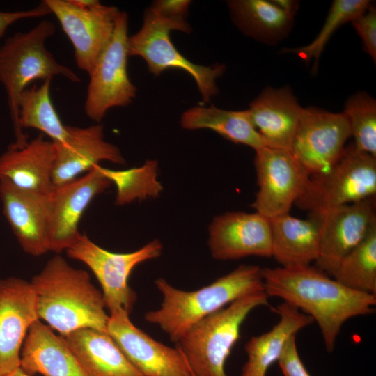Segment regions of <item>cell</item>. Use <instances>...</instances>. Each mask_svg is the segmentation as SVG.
I'll use <instances>...</instances> for the list:
<instances>
[{
    "label": "cell",
    "mask_w": 376,
    "mask_h": 376,
    "mask_svg": "<svg viewBox=\"0 0 376 376\" xmlns=\"http://www.w3.org/2000/svg\"><path fill=\"white\" fill-rule=\"evenodd\" d=\"M264 290L316 322L328 352L348 320L375 312L376 295L349 288L315 266L262 268Z\"/></svg>",
    "instance_id": "obj_1"
},
{
    "label": "cell",
    "mask_w": 376,
    "mask_h": 376,
    "mask_svg": "<svg viewBox=\"0 0 376 376\" xmlns=\"http://www.w3.org/2000/svg\"><path fill=\"white\" fill-rule=\"evenodd\" d=\"M31 283L39 320L61 336L82 328L107 331L109 314L102 292L86 271L72 267L56 255Z\"/></svg>",
    "instance_id": "obj_2"
},
{
    "label": "cell",
    "mask_w": 376,
    "mask_h": 376,
    "mask_svg": "<svg viewBox=\"0 0 376 376\" xmlns=\"http://www.w3.org/2000/svg\"><path fill=\"white\" fill-rule=\"evenodd\" d=\"M155 284L162 295L158 309L148 311L145 320L155 324L177 343L195 324L246 295L265 291L262 267L240 265L199 289L186 291L163 278Z\"/></svg>",
    "instance_id": "obj_3"
},
{
    "label": "cell",
    "mask_w": 376,
    "mask_h": 376,
    "mask_svg": "<svg viewBox=\"0 0 376 376\" xmlns=\"http://www.w3.org/2000/svg\"><path fill=\"white\" fill-rule=\"evenodd\" d=\"M55 31V25L43 19L28 31L15 33L0 47V81L6 90L15 136L11 148H22L28 143L19 125L18 100L31 82L58 75L75 83L81 81L75 72L59 63L46 49L45 41Z\"/></svg>",
    "instance_id": "obj_4"
},
{
    "label": "cell",
    "mask_w": 376,
    "mask_h": 376,
    "mask_svg": "<svg viewBox=\"0 0 376 376\" xmlns=\"http://www.w3.org/2000/svg\"><path fill=\"white\" fill-rule=\"evenodd\" d=\"M265 291L250 294L205 317L176 343L193 376H228L226 362L240 337L241 327L255 308L269 306Z\"/></svg>",
    "instance_id": "obj_5"
},
{
    "label": "cell",
    "mask_w": 376,
    "mask_h": 376,
    "mask_svg": "<svg viewBox=\"0 0 376 376\" xmlns=\"http://www.w3.org/2000/svg\"><path fill=\"white\" fill-rule=\"evenodd\" d=\"M172 31L188 34L191 28L185 19L166 18L147 8L141 28L128 36L129 56L141 57L155 75L171 68L185 71L196 81L203 101L210 102L218 93L216 80L224 72L225 65L217 63L204 66L191 62L173 44L170 39Z\"/></svg>",
    "instance_id": "obj_6"
},
{
    "label": "cell",
    "mask_w": 376,
    "mask_h": 376,
    "mask_svg": "<svg viewBox=\"0 0 376 376\" xmlns=\"http://www.w3.org/2000/svg\"><path fill=\"white\" fill-rule=\"evenodd\" d=\"M376 195V157L352 143L325 173L310 177L295 205L309 213L350 204Z\"/></svg>",
    "instance_id": "obj_7"
},
{
    "label": "cell",
    "mask_w": 376,
    "mask_h": 376,
    "mask_svg": "<svg viewBox=\"0 0 376 376\" xmlns=\"http://www.w3.org/2000/svg\"><path fill=\"white\" fill-rule=\"evenodd\" d=\"M162 250L161 242L153 240L134 251L114 253L100 247L86 235L80 233L66 252L70 258L84 263L95 274L101 285L109 314L117 312L130 314L137 295L128 284L129 276L138 265L159 257Z\"/></svg>",
    "instance_id": "obj_8"
},
{
    "label": "cell",
    "mask_w": 376,
    "mask_h": 376,
    "mask_svg": "<svg viewBox=\"0 0 376 376\" xmlns=\"http://www.w3.org/2000/svg\"><path fill=\"white\" fill-rule=\"evenodd\" d=\"M127 28L128 15L120 11L112 37L89 74L84 111L97 123L110 109L125 107L136 97L127 73Z\"/></svg>",
    "instance_id": "obj_9"
},
{
    "label": "cell",
    "mask_w": 376,
    "mask_h": 376,
    "mask_svg": "<svg viewBox=\"0 0 376 376\" xmlns=\"http://www.w3.org/2000/svg\"><path fill=\"white\" fill-rule=\"evenodd\" d=\"M255 152L258 190L251 207L269 219L290 213L305 191L309 174L290 150L264 146Z\"/></svg>",
    "instance_id": "obj_10"
},
{
    "label": "cell",
    "mask_w": 376,
    "mask_h": 376,
    "mask_svg": "<svg viewBox=\"0 0 376 376\" xmlns=\"http://www.w3.org/2000/svg\"><path fill=\"white\" fill-rule=\"evenodd\" d=\"M74 47L77 67L88 75L109 42L120 10L97 1L88 7L72 0H44Z\"/></svg>",
    "instance_id": "obj_11"
},
{
    "label": "cell",
    "mask_w": 376,
    "mask_h": 376,
    "mask_svg": "<svg viewBox=\"0 0 376 376\" xmlns=\"http://www.w3.org/2000/svg\"><path fill=\"white\" fill-rule=\"evenodd\" d=\"M351 137L343 113L303 108L290 152L310 177L327 171L340 157Z\"/></svg>",
    "instance_id": "obj_12"
},
{
    "label": "cell",
    "mask_w": 376,
    "mask_h": 376,
    "mask_svg": "<svg viewBox=\"0 0 376 376\" xmlns=\"http://www.w3.org/2000/svg\"><path fill=\"white\" fill-rule=\"evenodd\" d=\"M320 224V253L315 266L331 276L341 260L376 225L375 197L311 212Z\"/></svg>",
    "instance_id": "obj_13"
},
{
    "label": "cell",
    "mask_w": 376,
    "mask_h": 376,
    "mask_svg": "<svg viewBox=\"0 0 376 376\" xmlns=\"http://www.w3.org/2000/svg\"><path fill=\"white\" fill-rule=\"evenodd\" d=\"M95 165L84 176L54 187L49 194L47 228L49 251L59 253L67 250L81 233L78 226L93 199L112 183Z\"/></svg>",
    "instance_id": "obj_14"
},
{
    "label": "cell",
    "mask_w": 376,
    "mask_h": 376,
    "mask_svg": "<svg viewBox=\"0 0 376 376\" xmlns=\"http://www.w3.org/2000/svg\"><path fill=\"white\" fill-rule=\"evenodd\" d=\"M130 314H109L107 331L143 376H191L180 350L152 338L136 327Z\"/></svg>",
    "instance_id": "obj_15"
},
{
    "label": "cell",
    "mask_w": 376,
    "mask_h": 376,
    "mask_svg": "<svg viewBox=\"0 0 376 376\" xmlns=\"http://www.w3.org/2000/svg\"><path fill=\"white\" fill-rule=\"evenodd\" d=\"M208 234L209 250L216 260L272 257L270 219L258 212L235 211L216 216Z\"/></svg>",
    "instance_id": "obj_16"
},
{
    "label": "cell",
    "mask_w": 376,
    "mask_h": 376,
    "mask_svg": "<svg viewBox=\"0 0 376 376\" xmlns=\"http://www.w3.org/2000/svg\"><path fill=\"white\" fill-rule=\"evenodd\" d=\"M38 320L31 282L15 277L0 279V376L20 367L24 342Z\"/></svg>",
    "instance_id": "obj_17"
},
{
    "label": "cell",
    "mask_w": 376,
    "mask_h": 376,
    "mask_svg": "<svg viewBox=\"0 0 376 376\" xmlns=\"http://www.w3.org/2000/svg\"><path fill=\"white\" fill-rule=\"evenodd\" d=\"M68 136L63 143H55L56 157L52 183L58 187L78 178L102 161L123 164L120 149L104 139V127L99 123L87 127L66 125Z\"/></svg>",
    "instance_id": "obj_18"
},
{
    "label": "cell",
    "mask_w": 376,
    "mask_h": 376,
    "mask_svg": "<svg viewBox=\"0 0 376 376\" xmlns=\"http://www.w3.org/2000/svg\"><path fill=\"white\" fill-rule=\"evenodd\" d=\"M0 199L3 214L22 249L34 256L49 251V194L22 190L1 178Z\"/></svg>",
    "instance_id": "obj_19"
},
{
    "label": "cell",
    "mask_w": 376,
    "mask_h": 376,
    "mask_svg": "<svg viewBox=\"0 0 376 376\" xmlns=\"http://www.w3.org/2000/svg\"><path fill=\"white\" fill-rule=\"evenodd\" d=\"M302 109L291 89L283 86L267 87L247 111L265 146L290 150Z\"/></svg>",
    "instance_id": "obj_20"
},
{
    "label": "cell",
    "mask_w": 376,
    "mask_h": 376,
    "mask_svg": "<svg viewBox=\"0 0 376 376\" xmlns=\"http://www.w3.org/2000/svg\"><path fill=\"white\" fill-rule=\"evenodd\" d=\"M55 157V143L39 134L24 147H10L0 156V179L4 178L22 190L49 194L54 188Z\"/></svg>",
    "instance_id": "obj_21"
},
{
    "label": "cell",
    "mask_w": 376,
    "mask_h": 376,
    "mask_svg": "<svg viewBox=\"0 0 376 376\" xmlns=\"http://www.w3.org/2000/svg\"><path fill=\"white\" fill-rule=\"evenodd\" d=\"M20 367L31 375L88 376L63 337L40 320L27 333L21 351Z\"/></svg>",
    "instance_id": "obj_22"
},
{
    "label": "cell",
    "mask_w": 376,
    "mask_h": 376,
    "mask_svg": "<svg viewBox=\"0 0 376 376\" xmlns=\"http://www.w3.org/2000/svg\"><path fill=\"white\" fill-rule=\"evenodd\" d=\"M272 310L279 320L270 330L253 336L246 342L247 360L240 376H266L271 366L278 361L288 340L314 322L311 317L285 302Z\"/></svg>",
    "instance_id": "obj_23"
},
{
    "label": "cell",
    "mask_w": 376,
    "mask_h": 376,
    "mask_svg": "<svg viewBox=\"0 0 376 376\" xmlns=\"http://www.w3.org/2000/svg\"><path fill=\"white\" fill-rule=\"evenodd\" d=\"M272 257L281 267L308 265L317 260L320 228L317 217L309 213L299 219L290 213L270 219Z\"/></svg>",
    "instance_id": "obj_24"
},
{
    "label": "cell",
    "mask_w": 376,
    "mask_h": 376,
    "mask_svg": "<svg viewBox=\"0 0 376 376\" xmlns=\"http://www.w3.org/2000/svg\"><path fill=\"white\" fill-rule=\"evenodd\" d=\"M61 336L88 376H143L107 331L82 328Z\"/></svg>",
    "instance_id": "obj_25"
},
{
    "label": "cell",
    "mask_w": 376,
    "mask_h": 376,
    "mask_svg": "<svg viewBox=\"0 0 376 376\" xmlns=\"http://www.w3.org/2000/svg\"><path fill=\"white\" fill-rule=\"evenodd\" d=\"M235 25L246 36L267 44H274L287 36L294 15L274 1L232 0L227 1Z\"/></svg>",
    "instance_id": "obj_26"
},
{
    "label": "cell",
    "mask_w": 376,
    "mask_h": 376,
    "mask_svg": "<svg viewBox=\"0 0 376 376\" xmlns=\"http://www.w3.org/2000/svg\"><path fill=\"white\" fill-rule=\"evenodd\" d=\"M180 125L182 128L190 130H211L233 143L246 145L254 150L265 146L247 109L230 111L213 105L196 106L183 112Z\"/></svg>",
    "instance_id": "obj_27"
},
{
    "label": "cell",
    "mask_w": 376,
    "mask_h": 376,
    "mask_svg": "<svg viewBox=\"0 0 376 376\" xmlns=\"http://www.w3.org/2000/svg\"><path fill=\"white\" fill-rule=\"evenodd\" d=\"M52 79L39 86L25 89L18 100L19 121L22 128H35L47 135L54 143H63L68 136L50 96Z\"/></svg>",
    "instance_id": "obj_28"
},
{
    "label": "cell",
    "mask_w": 376,
    "mask_h": 376,
    "mask_svg": "<svg viewBox=\"0 0 376 376\" xmlns=\"http://www.w3.org/2000/svg\"><path fill=\"white\" fill-rule=\"evenodd\" d=\"M331 277L349 288L376 295V225L341 260Z\"/></svg>",
    "instance_id": "obj_29"
},
{
    "label": "cell",
    "mask_w": 376,
    "mask_h": 376,
    "mask_svg": "<svg viewBox=\"0 0 376 376\" xmlns=\"http://www.w3.org/2000/svg\"><path fill=\"white\" fill-rule=\"evenodd\" d=\"M101 173L116 187V204L124 205L134 201L158 197L163 189L157 180V162L148 159L139 166L113 170L99 166Z\"/></svg>",
    "instance_id": "obj_30"
},
{
    "label": "cell",
    "mask_w": 376,
    "mask_h": 376,
    "mask_svg": "<svg viewBox=\"0 0 376 376\" xmlns=\"http://www.w3.org/2000/svg\"><path fill=\"white\" fill-rule=\"evenodd\" d=\"M371 5L368 0H335L333 1L324 24L314 40L299 47L283 48L281 53L297 55L305 61L314 60L317 67L318 59L334 32L343 24L364 13Z\"/></svg>",
    "instance_id": "obj_31"
},
{
    "label": "cell",
    "mask_w": 376,
    "mask_h": 376,
    "mask_svg": "<svg viewBox=\"0 0 376 376\" xmlns=\"http://www.w3.org/2000/svg\"><path fill=\"white\" fill-rule=\"evenodd\" d=\"M355 147L376 157V101L365 92L348 98L343 113Z\"/></svg>",
    "instance_id": "obj_32"
},
{
    "label": "cell",
    "mask_w": 376,
    "mask_h": 376,
    "mask_svg": "<svg viewBox=\"0 0 376 376\" xmlns=\"http://www.w3.org/2000/svg\"><path fill=\"white\" fill-rule=\"evenodd\" d=\"M363 42L366 52L376 61V9L372 4L351 22Z\"/></svg>",
    "instance_id": "obj_33"
},
{
    "label": "cell",
    "mask_w": 376,
    "mask_h": 376,
    "mask_svg": "<svg viewBox=\"0 0 376 376\" xmlns=\"http://www.w3.org/2000/svg\"><path fill=\"white\" fill-rule=\"evenodd\" d=\"M277 362L283 376H311L299 356L296 336L288 340Z\"/></svg>",
    "instance_id": "obj_34"
},
{
    "label": "cell",
    "mask_w": 376,
    "mask_h": 376,
    "mask_svg": "<svg viewBox=\"0 0 376 376\" xmlns=\"http://www.w3.org/2000/svg\"><path fill=\"white\" fill-rule=\"evenodd\" d=\"M191 2L189 0H157L152 3L150 8L166 18L185 19Z\"/></svg>",
    "instance_id": "obj_35"
},
{
    "label": "cell",
    "mask_w": 376,
    "mask_h": 376,
    "mask_svg": "<svg viewBox=\"0 0 376 376\" xmlns=\"http://www.w3.org/2000/svg\"><path fill=\"white\" fill-rule=\"evenodd\" d=\"M49 14H51V11L44 1H41L36 7L26 10L0 11V38L4 34L9 26L18 20L43 17Z\"/></svg>",
    "instance_id": "obj_36"
},
{
    "label": "cell",
    "mask_w": 376,
    "mask_h": 376,
    "mask_svg": "<svg viewBox=\"0 0 376 376\" xmlns=\"http://www.w3.org/2000/svg\"><path fill=\"white\" fill-rule=\"evenodd\" d=\"M274 2L285 12L294 16L299 7V3L296 1L274 0Z\"/></svg>",
    "instance_id": "obj_37"
},
{
    "label": "cell",
    "mask_w": 376,
    "mask_h": 376,
    "mask_svg": "<svg viewBox=\"0 0 376 376\" xmlns=\"http://www.w3.org/2000/svg\"><path fill=\"white\" fill-rule=\"evenodd\" d=\"M6 376H32V375L26 373L21 368V367H19L15 370L10 373L9 374L6 375Z\"/></svg>",
    "instance_id": "obj_38"
},
{
    "label": "cell",
    "mask_w": 376,
    "mask_h": 376,
    "mask_svg": "<svg viewBox=\"0 0 376 376\" xmlns=\"http://www.w3.org/2000/svg\"><path fill=\"white\" fill-rule=\"evenodd\" d=\"M191 376H193V375H191Z\"/></svg>",
    "instance_id": "obj_39"
}]
</instances>
